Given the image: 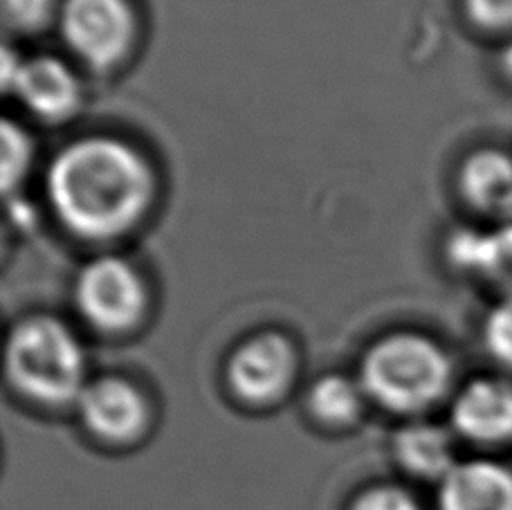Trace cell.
<instances>
[{"label":"cell","mask_w":512,"mask_h":510,"mask_svg":"<svg viewBox=\"0 0 512 510\" xmlns=\"http://www.w3.org/2000/svg\"><path fill=\"white\" fill-rule=\"evenodd\" d=\"M45 194L54 216L79 239H120L142 221L155 198V173L120 138L90 135L52 160Z\"/></svg>","instance_id":"obj_1"},{"label":"cell","mask_w":512,"mask_h":510,"mask_svg":"<svg viewBox=\"0 0 512 510\" xmlns=\"http://www.w3.org/2000/svg\"><path fill=\"white\" fill-rule=\"evenodd\" d=\"M360 385L393 414H418L452 385V360L441 344L411 331L384 335L364 353Z\"/></svg>","instance_id":"obj_2"},{"label":"cell","mask_w":512,"mask_h":510,"mask_svg":"<svg viewBox=\"0 0 512 510\" xmlns=\"http://www.w3.org/2000/svg\"><path fill=\"white\" fill-rule=\"evenodd\" d=\"M7 378L18 394L36 405L75 403L86 389V355L66 324L50 315L18 322L7 338Z\"/></svg>","instance_id":"obj_3"},{"label":"cell","mask_w":512,"mask_h":510,"mask_svg":"<svg viewBox=\"0 0 512 510\" xmlns=\"http://www.w3.org/2000/svg\"><path fill=\"white\" fill-rule=\"evenodd\" d=\"M57 27L79 61L108 70L131 52L137 21L128 0H61Z\"/></svg>","instance_id":"obj_4"},{"label":"cell","mask_w":512,"mask_h":510,"mask_svg":"<svg viewBox=\"0 0 512 510\" xmlns=\"http://www.w3.org/2000/svg\"><path fill=\"white\" fill-rule=\"evenodd\" d=\"M149 304L146 284L131 263L102 257L81 268L75 279V306L102 333H126L142 322Z\"/></svg>","instance_id":"obj_5"},{"label":"cell","mask_w":512,"mask_h":510,"mask_svg":"<svg viewBox=\"0 0 512 510\" xmlns=\"http://www.w3.org/2000/svg\"><path fill=\"white\" fill-rule=\"evenodd\" d=\"M227 385L254 407L277 403L297 376V349L279 331H263L241 342L227 360Z\"/></svg>","instance_id":"obj_6"},{"label":"cell","mask_w":512,"mask_h":510,"mask_svg":"<svg viewBox=\"0 0 512 510\" xmlns=\"http://www.w3.org/2000/svg\"><path fill=\"white\" fill-rule=\"evenodd\" d=\"M77 412L97 441L133 443L149 425V405L133 382L117 376L90 380L77 400Z\"/></svg>","instance_id":"obj_7"},{"label":"cell","mask_w":512,"mask_h":510,"mask_svg":"<svg viewBox=\"0 0 512 510\" xmlns=\"http://www.w3.org/2000/svg\"><path fill=\"white\" fill-rule=\"evenodd\" d=\"M452 430L463 441L501 448L512 443V378L479 376L456 391Z\"/></svg>","instance_id":"obj_8"},{"label":"cell","mask_w":512,"mask_h":510,"mask_svg":"<svg viewBox=\"0 0 512 510\" xmlns=\"http://www.w3.org/2000/svg\"><path fill=\"white\" fill-rule=\"evenodd\" d=\"M27 111L43 122L70 120L81 106V84L61 59L39 54L21 61L12 90Z\"/></svg>","instance_id":"obj_9"},{"label":"cell","mask_w":512,"mask_h":510,"mask_svg":"<svg viewBox=\"0 0 512 510\" xmlns=\"http://www.w3.org/2000/svg\"><path fill=\"white\" fill-rule=\"evenodd\" d=\"M438 510H512V466L497 459L459 461L438 481Z\"/></svg>","instance_id":"obj_10"},{"label":"cell","mask_w":512,"mask_h":510,"mask_svg":"<svg viewBox=\"0 0 512 510\" xmlns=\"http://www.w3.org/2000/svg\"><path fill=\"white\" fill-rule=\"evenodd\" d=\"M461 196L472 212L497 221H512V156L504 149L472 151L459 169Z\"/></svg>","instance_id":"obj_11"},{"label":"cell","mask_w":512,"mask_h":510,"mask_svg":"<svg viewBox=\"0 0 512 510\" xmlns=\"http://www.w3.org/2000/svg\"><path fill=\"white\" fill-rule=\"evenodd\" d=\"M393 452L409 475L427 481H443L459 463L454 434L447 427L425 421L402 427L393 439Z\"/></svg>","instance_id":"obj_12"},{"label":"cell","mask_w":512,"mask_h":510,"mask_svg":"<svg viewBox=\"0 0 512 510\" xmlns=\"http://www.w3.org/2000/svg\"><path fill=\"white\" fill-rule=\"evenodd\" d=\"M364 398L367 394L360 382L340 373H328L310 387L308 407L324 425H349L360 416Z\"/></svg>","instance_id":"obj_13"},{"label":"cell","mask_w":512,"mask_h":510,"mask_svg":"<svg viewBox=\"0 0 512 510\" xmlns=\"http://www.w3.org/2000/svg\"><path fill=\"white\" fill-rule=\"evenodd\" d=\"M452 261L456 266L479 275H501L504 272V259L497 239V230H463L456 232L450 243Z\"/></svg>","instance_id":"obj_14"},{"label":"cell","mask_w":512,"mask_h":510,"mask_svg":"<svg viewBox=\"0 0 512 510\" xmlns=\"http://www.w3.org/2000/svg\"><path fill=\"white\" fill-rule=\"evenodd\" d=\"M3 25L18 36L39 34L57 25L61 0H3Z\"/></svg>","instance_id":"obj_15"},{"label":"cell","mask_w":512,"mask_h":510,"mask_svg":"<svg viewBox=\"0 0 512 510\" xmlns=\"http://www.w3.org/2000/svg\"><path fill=\"white\" fill-rule=\"evenodd\" d=\"M34 158V144L21 126L12 120L3 122V191L9 196L21 187L30 173Z\"/></svg>","instance_id":"obj_16"},{"label":"cell","mask_w":512,"mask_h":510,"mask_svg":"<svg viewBox=\"0 0 512 510\" xmlns=\"http://www.w3.org/2000/svg\"><path fill=\"white\" fill-rule=\"evenodd\" d=\"M483 344L508 376H512V293L490 308L483 322Z\"/></svg>","instance_id":"obj_17"},{"label":"cell","mask_w":512,"mask_h":510,"mask_svg":"<svg viewBox=\"0 0 512 510\" xmlns=\"http://www.w3.org/2000/svg\"><path fill=\"white\" fill-rule=\"evenodd\" d=\"M470 23L490 34H512V0H463Z\"/></svg>","instance_id":"obj_18"},{"label":"cell","mask_w":512,"mask_h":510,"mask_svg":"<svg viewBox=\"0 0 512 510\" xmlns=\"http://www.w3.org/2000/svg\"><path fill=\"white\" fill-rule=\"evenodd\" d=\"M351 510H420V506L405 488L378 486L355 499Z\"/></svg>","instance_id":"obj_19"},{"label":"cell","mask_w":512,"mask_h":510,"mask_svg":"<svg viewBox=\"0 0 512 510\" xmlns=\"http://www.w3.org/2000/svg\"><path fill=\"white\" fill-rule=\"evenodd\" d=\"M497 239L501 248V259H504V272H512V221L501 223L497 227Z\"/></svg>","instance_id":"obj_20"},{"label":"cell","mask_w":512,"mask_h":510,"mask_svg":"<svg viewBox=\"0 0 512 510\" xmlns=\"http://www.w3.org/2000/svg\"><path fill=\"white\" fill-rule=\"evenodd\" d=\"M499 63H501V70H504V75L512 81V41L506 45L504 52H501Z\"/></svg>","instance_id":"obj_21"}]
</instances>
